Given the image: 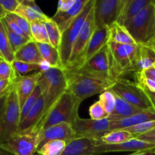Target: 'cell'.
Segmentation results:
<instances>
[{"instance_id": "17", "label": "cell", "mask_w": 155, "mask_h": 155, "mask_svg": "<svg viewBox=\"0 0 155 155\" xmlns=\"http://www.w3.org/2000/svg\"><path fill=\"white\" fill-rule=\"evenodd\" d=\"M152 0H123L117 23L125 27Z\"/></svg>"}, {"instance_id": "8", "label": "cell", "mask_w": 155, "mask_h": 155, "mask_svg": "<svg viewBox=\"0 0 155 155\" xmlns=\"http://www.w3.org/2000/svg\"><path fill=\"white\" fill-rule=\"evenodd\" d=\"M94 4H95V0H89V3L86 5L83 12L71 23V25L62 33L61 40L58 51L63 69H64L68 65V61L71 58V53H72L74 43L80 34V30L83 27V24H84L88 15L94 6Z\"/></svg>"}, {"instance_id": "41", "label": "cell", "mask_w": 155, "mask_h": 155, "mask_svg": "<svg viewBox=\"0 0 155 155\" xmlns=\"http://www.w3.org/2000/svg\"><path fill=\"white\" fill-rule=\"evenodd\" d=\"M89 115L92 120H101L108 118L109 114L102 107L99 101H96L89 107Z\"/></svg>"}, {"instance_id": "55", "label": "cell", "mask_w": 155, "mask_h": 155, "mask_svg": "<svg viewBox=\"0 0 155 155\" xmlns=\"http://www.w3.org/2000/svg\"><path fill=\"white\" fill-rule=\"evenodd\" d=\"M0 60H1V59H0Z\"/></svg>"}, {"instance_id": "24", "label": "cell", "mask_w": 155, "mask_h": 155, "mask_svg": "<svg viewBox=\"0 0 155 155\" xmlns=\"http://www.w3.org/2000/svg\"><path fill=\"white\" fill-rule=\"evenodd\" d=\"M15 13L30 23L37 21H45L48 18L33 0H21Z\"/></svg>"}, {"instance_id": "14", "label": "cell", "mask_w": 155, "mask_h": 155, "mask_svg": "<svg viewBox=\"0 0 155 155\" xmlns=\"http://www.w3.org/2000/svg\"><path fill=\"white\" fill-rule=\"evenodd\" d=\"M75 139V133L71 124L68 123L57 124L48 127L45 130L39 131L38 135L37 150L50 141L63 140L68 144Z\"/></svg>"}, {"instance_id": "34", "label": "cell", "mask_w": 155, "mask_h": 155, "mask_svg": "<svg viewBox=\"0 0 155 155\" xmlns=\"http://www.w3.org/2000/svg\"><path fill=\"white\" fill-rule=\"evenodd\" d=\"M3 24H4L5 26V28L6 33H7V36L8 38L9 42H10L11 47H12V49L14 53H15L17 51H18L21 47L24 46V45H25V44H27L29 41H31L30 40V39H27V38L23 37V36L14 33L12 30H10V28H9L4 22H3Z\"/></svg>"}, {"instance_id": "31", "label": "cell", "mask_w": 155, "mask_h": 155, "mask_svg": "<svg viewBox=\"0 0 155 155\" xmlns=\"http://www.w3.org/2000/svg\"><path fill=\"white\" fill-rule=\"evenodd\" d=\"M45 28H46L47 34H48L49 44L54 48L58 49L61 40V34L58 26L51 18H48L44 21Z\"/></svg>"}, {"instance_id": "18", "label": "cell", "mask_w": 155, "mask_h": 155, "mask_svg": "<svg viewBox=\"0 0 155 155\" xmlns=\"http://www.w3.org/2000/svg\"><path fill=\"white\" fill-rule=\"evenodd\" d=\"M100 144V141L96 139L78 138L67 144L61 155H96L95 147Z\"/></svg>"}, {"instance_id": "39", "label": "cell", "mask_w": 155, "mask_h": 155, "mask_svg": "<svg viewBox=\"0 0 155 155\" xmlns=\"http://www.w3.org/2000/svg\"><path fill=\"white\" fill-rule=\"evenodd\" d=\"M6 16L8 17L12 20H13L18 24V27L23 30V32L27 35L29 39L33 40V38H32L31 35V30H30V23L29 21H27L25 18H22L20 15H17L16 13H8L6 15Z\"/></svg>"}, {"instance_id": "42", "label": "cell", "mask_w": 155, "mask_h": 155, "mask_svg": "<svg viewBox=\"0 0 155 155\" xmlns=\"http://www.w3.org/2000/svg\"><path fill=\"white\" fill-rule=\"evenodd\" d=\"M21 0H0V5L7 13H15Z\"/></svg>"}, {"instance_id": "47", "label": "cell", "mask_w": 155, "mask_h": 155, "mask_svg": "<svg viewBox=\"0 0 155 155\" xmlns=\"http://www.w3.org/2000/svg\"><path fill=\"white\" fill-rule=\"evenodd\" d=\"M140 87H142V86H140ZM142 89L144 90V92H145V94L147 95V96H148V99H149L150 101H151V104H152L153 108H154V110H155V92H151V91L148 90V89H145V88H144V87H142Z\"/></svg>"}, {"instance_id": "19", "label": "cell", "mask_w": 155, "mask_h": 155, "mask_svg": "<svg viewBox=\"0 0 155 155\" xmlns=\"http://www.w3.org/2000/svg\"><path fill=\"white\" fill-rule=\"evenodd\" d=\"M110 131L117 130H124L142 123L155 120L154 110H143L135 114L132 116L119 119H110Z\"/></svg>"}, {"instance_id": "40", "label": "cell", "mask_w": 155, "mask_h": 155, "mask_svg": "<svg viewBox=\"0 0 155 155\" xmlns=\"http://www.w3.org/2000/svg\"><path fill=\"white\" fill-rule=\"evenodd\" d=\"M155 127V120L149 121V122L142 123V124H138V125L133 126V127H129V128L124 129L126 131L129 132L132 135L134 136V137L140 136V135L144 134V133H148L151 130Z\"/></svg>"}, {"instance_id": "50", "label": "cell", "mask_w": 155, "mask_h": 155, "mask_svg": "<svg viewBox=\"0 0 155 155\" xmlns=\"http://www.w3.org/2000/svg\"><path fill=\"white\" fill-rule=\"evenodd\" d=\"M129 155H155V153H152V152H147V151H142V152L133 153V154H129Z\"/></svg>"}, {"instance_id": "6", "label": "cell", "mask_w": 155, "mask_h": 155, "mask_svg": "<svg viewBox=\"0 0 155 155\" xmlns=\"http://www.w3.org/2000/svg\"><path fill=\"white\" fill-rule=\"evenodd\" d=\"M20 116L21 107L13 82V86L0 115V145L5 142L18 133Z\"/></svg>"}, {"instance_id": "35", "label": "cell", "mask_w": 155, "mask_h": 155, "mask_svg": "<svg viewBox=\"0 0 155 155\" xmlns=\"http://www.w3.org/2000/svg\"><path fill=\"white\" fill-rule=\"evenodd\" d=\"M41 95H42V91H41L40 87L37 85V86H36V88H35L34 91L33 92V93L29 96V98H27V101L24 103L22 108L21 109L20 123L22 122V121L24 120V119L26 117L27 114L30 112V110H31L32 107H33V105H34L35 103L36 102V101L39 99V98L41 96Z\"/></svg>"}, {"instance_id": "54", "label": "cell", "mask_w": 155, "mask_h": 155, "mask_svg": "<svg viewBox=\"0 0 155 155\" xmlns=\"http://www.w3.org/2000/svg\"><path fill=\"white\" fill-rule=\"evenodd\" d=\"M154 67L155 68V63H154Z\"/></svg>"}, {"instance_id": "44", "label": "cell", "mask_w": 155, "mask_h": 155, "mask_svg": "<svg viewBox=\"0 0 155 155\" xmlns=\"http://www.w3.org/2000/svg\"><path fill=\"white\" fill-rule=\"evenodd\" d=\"M76 0H61L58 3L57 12H67L74 6Z\"/></svg>"}, {"instance_id": "21", "label": "cell", "mask_w": 155, "mask_h": 155, "mask_svg": "<svg viewBox=\"0 0 155 155\" xmlns=\"http://www.w3.org/2000/svg\"><path fill=\"white\" fill-rule=\"evenodd\" d=\"M89 2V0H76L74 6L67 12H56L51 19L57 24L61 33H63L79 16Z\"/></svg>"}, {"instance_id": "13", "label": "cell", "mask_w": 155, "mask_h": 155, "mask_svg": "<svg viewBox=\"0 0 155 155\" xmlns=\"http://www.w3.org/2000/svg\"><path fill=\"white\" fill-rule=\"evenodd\" d=\"M123 0H95L94 18L96 28L110 27L117 21Z\"/></svg>"}, {"instance_id": "38", "label": "cell", "mask_w": 155, "mask_h": 155, "mask_svg": "<svg viewBox=\"0 0 155 155\" xmlns=\"http://www.w3.org/2000/svg\"><path fill=\"white\" fill-rule=\"evenodd\" d=\"M16 72L11 63L6 61L0 60V80H10L14 81L18 77Z\"/></svg>"}, {"instance_id": "29", "label": "cell", "mask_w": 155, "mask_h": 155, "mask_svg": "<svg viewBox=\"0 0 155 155\" xmlns=\"http://www.w3.org/2000/svg\"><path fill=\"white\" fill-rule=\"evenodd\" d=\"M0 59L11 64L15 61V53L12 49L2 19H0Z\"/></svg>"}, {"instance_id": "30", "label": "cell", "mask_w": 155, "mask_h": 155, "mask_svg": "<svg viewBox=\"0 0 155 155\" xmlns=\"http://www.w3.org/2000/svg\"><path fill=\"white\" fill-rule=\"evenodd\" d=\"M134 136L130 133L129 132L124 130H117L109 131L106 134H104L101 139H99L101 144L106 145H114V144H120L123 142H127L131 139H134Z\"/></svg>"}, {"instance_id": "5", "label": "cell", "mask_w": 155, "mask_h": 155, "mask_svg": "<svg viewBox=\"0 0 155 155\" xmlns=\"http://www.w3.org/2000/svg\"><path fill=\"white\" fill-rule=\"evenodd\" d=\"M111 74L114 83L131 73V68L137 51V45L108 42Z\"/></svg>"}, {"instance_id": "3", "label": "cell", "mask_w": 155, "mask_h": 155, "mask_svg": "<svg viewBox=\"0 0 155 155\" xmlns=\"http://www.w3.org/2000/svg\"><path fill=\"white\" fill-rule=\"evenodd\" d=\"M64 71L67 80V90L82 101L95 94L102 93L114 84L72 71Z\"/></svg>"}, {"instance_id": "22", "label": "cell", "mask_w": 155, "mask_h": 155, "mask_svg": "<svg viewBox=\"0 0 155 155\" xmlns=\"http://www.w3.org/2000/svg\"><path fill=\"white\" fill-rule=\"evenodd\" d=\"M137 51L131 68V73H139L154 66L155 50L149 47L137 45Z\"/></svg>"}, {"instance_id": "25", "label": "cell", "mask_w": 155, "mask_h": 155, "mask_svg": "<svg viewBox=\"0 0 155 155\" xmlns=\"http://www.w3.org/2000/svg\"><path fill=\"white\" fill-rule=\"evenodd\" d=\"M15 60L28 64H39L43 59L39 52L37 43L31 40L15 53Z\"/></svg>"}, {"instance_id": "2", "label": "cell", "mask_w": 155, "mask_h": 155, "mask_svg": "<svg viewBox=\"0 0 155 155\" xmlns=\"http://www.w3.org/2000/svg\"><path fill=\"white\" fill-rule=\"evenodd\" d=\"M125 28L136 45L155 50V0L142 9Z\"/></svg>"}, {"instance_id": "32", "label": "cell", "mask_w": 155, "mask_h": 155, "mask_svg": "<svg viewBox=\"0 0 155 155\" xmlns=\"http://www.w3.org/2000/svg\"><path fill=\"white\" fill-rule=\"evenodd\" d=\"M67 146L63 140H53L48 142L36 151L39 155H61Z\"/></svg>"}, {"instance_id": "51", "label": "cell", "mask_w": 155, "mask_h": 155, "mask_svg": "<svg viewBox=\"0 0 155 155\" xmlns=\"http://www.w3.org/2000/svg\"><path fill=\"white\" fill-rule=\"evenodd\" d=\"M7 14H8L7 12H6L2 8V7L0 5V19H2V18H4Z\"/></svg>"}, {"instance_id": "1", "label": "cell", "mask_w": 155, "mask_h": 155, "mask_svg": "<svg viewBox=\"0 0 155 155\" xmlns=\"http://www.w3.org/2000/svg\"><path fill=\"white\" fill-rule=\"evenodd\" d=\"M81 102L82 101L67 90L41 120L36 129L39 131L45 130L48 127L62 123H68L72 125L79 117V107Z\"/></svg>"}, {"instance_id": "27", "label": "cell", "mask_w": 155, "mask_h": 155, "mask_svg": "<svg viewBox=\"0 0 155 155\" xmlns=\"http://www.w3.org/2000/svg\"><path fill=\"white\" fill-rule=\"evenodd\" d=\"M37 46L42 59L48 62L51 68H59L63 69L58 48L53 47L49 43H37Z\"/></svg>"}, {"instance_id": "15", "label": "cell", "mask_w": 155, "mask_h": 155, "mask_svg": "<svg viewBox=\"0 0 155 155\" xmlns=\"http://www.w3.org/2000/svg\"><path fill=\"white\" fill-rule=\"evenodd\" d=\"M155 147L152 144L143 142L139 139H131L127 142L114 145H106L101 144L95 147L96 155L110 152H124V151H133V153L142 152Z\"/></svg>"}, {"instance_id": "16", "label": "cell", "mask_w": 155, "mask_h": 155, "mask_svg": "<svg viewBox=\"0 0 155 155\" xmlns=\"http://www.w3.org/2000/svg\"><path fill=\"white\" fill-rule=\"evenodd\" d=\"M40 76L41 72L37 71L34 74L25 77H18L14 80V86L16 89L21 109L29 96L34 91Z\"/></svg>"}, {"instance_id": "26", "label": "cell", "mask_w": 155, "mask_h": 155, "mask_svg": "<svg viewBox=\"0 0 155 155\" xmlns=\"http://www.w3.org/2000/svg\"><path fill=\"white\" fill-rule=\"evenodd\" d=\"M115 98H116V104H115L114 110L109 115V119H119V118L127 117L132 116L135 114L145 110L127 102L125 100L117 96L116 94H115Z\"/></svg>"}, {"instance_id": "36", "label": "cell", "mask_w": 155, "mask_h": 155, "mask_svg": "<svg viewBox=\"0 0 155 155\" xmlns=\"http://www.w3.org/2000/svg\"><path fill=\"white\" fill-rule=\"evenodd\" d=\"M98 101L110 115L114 110L115 104H116L115 94L110 89H107L101 93Z\"/></svg>"}, {"instance_id": "33", "label": "cell", "mask_w": 155, "mask_h": 155, "mask_svg": "<svg viewBox=\"0 0 155 155\" xmlns=\"http://www.w3.org/2000/svg\"><path fill=\"white\" fill-rule=\"evenodd\" d=\"M30 30L34 42L37 43H49L44 21H37L30 23Z\"/></svg>"}, {"instance_id": "45", "label": "cell", "mask_w": 155, "mask_h": 155, "mask_svg": "<svg viewBox=\"0 0 155 155\" xmlns=\"http://www.w3.org/2000/svg\"><path fill=\"white\" fill-rule=\"evenodd\" d=\"M13 82L10 80H0V98L10 92L13 86Z\"/></svg>"}, {"instance_id": "20", "label": "cell", "mask_w": 155, "mask_h": 155, "mask_svg": "<svg viewBox=\"0 0 155 155\" xmlns=\"http://www.w3.org/2000/svg\"><path fill=\"white\" fill-rule=\"evenodd\" d=\"M44 110H45V100L43 95H41L24 120L20 123L18 133L31 131L36 128L43 117Z\"/></svg>"}, {"instance_id": "49", "label": "cell", "mask_w": 155, "mask_h": 155, "mask_svg": "<svg viewBox=\"0 0 155 155\" xmlns=\"http://www.w3.org/2000/svg\"><path fill=\"white\" fill-rule=\"evenodd\" d=\"M9 92H8L7 94H5V95H4L3 96H2L1 98H0V115H1L2 111L5 105V103H6V101H7V98H8V96Z\"/></svg>"}, {"instance_id": "23", "label": "cell", "mask_w": 155, "mask_h": 155, "mask_svg": "<svg viewBox=\"0 0 155 155\" xmlns=\"http://www.w3.org/2000/svg\"><path fill=\"white\" fill-rule=\"evenodd\" d=\"M109 40H110L109 27H104L101 28H96L87 47L84 63L93 57L95 54H97L104 45H107Z\"/></svg>"}, {"instance_id": "4", "label": "cell", "mask_w": 155, "mask_h": 155, "mask_svg": "<svg viewBox=\"0 0 155 155\" xmlns=\"http://www.w3.org/2000/svg\"><path fill=\"white\" fill-rule=\"evenodd\" d=\"M37 85L40 87L45 100L44 117L60 97L67 91L64 71L62 68H51L46 72L41 73Z\"/></svg>"}, {"instance_id": "12", "label": "cell", "mask_w": 155, "mask_h": 155, "mask_svg": "<svg viewBox=\"0 0 155 155\" xmlns=\"http://www.w3.org/2000/svg\"><path fill=\"white\" fill-rule=\"evenodd\" d=\"M110 120L109 118L94 120L90 119H83L79 117L74 124L72 128L75 133L76 139L88 138L99 140L104 134L110 131Z\"/></svg>"}, {"instance_id": "7", "label": "cell", "mask_w": 155, "mask_h": 155, "mask_svg": "<svg viewBox=\"0 0 155 155\" xmlns=\"http://www.w3.org/2000/svg\"><path fill=\"white\" fill-rule=\"evenodd\" d=\"M68 71H72L104 81L114 83L111 74L108 44L104 45L97 54L78 68Z\"/></svg>"}, {"instance_id": "46", "label": "cell", "mask_w": 155, "mask_h": 155, "mask_svg": "<svg viewBox=\"0 0 155 155\" xmlns=\"http://www.w3.org/2000/svg\"><path fill=\"white\" fill-rule=\"evenodd\" d=\"M134 74L140 76V77H144V78L150 79V80L155 82V68L154 66L151 67V68H148V69L145 70L142 72L135 73Z\"/></svg>"}, {"instance_id": "43", "label": "cell", "mask_w": 155, "mask_h": 155, "mask_svg": "<svg viewBox=\"0 0 155 155\" xmlns=\"http://www.w3.org/2000/svg\"><path fill=\"white\" fill-rule=\"evenodd\" d=\"M136 139L143 141V142H148V143L152 144L155 146V127L150 130V131H148V133L137 136V137H136Z\"/></svg>"}, {"instance_id": "37", "label": "cell", "mask_w": 155, "mask_h": 155, "mask_svg": "<svg viewBox=\"0 0 155 155\" xmlns=\"http://www.w3.org/2000/svg\"><path fill=\"white\" fill-rule=\"evenodd\" d=\"M12 64L18 77H25L28 73L32 72V71L37 72L39 70V64H28L16 60L14 61Z\"/></svg>"}, {"instance_id": "28", "label": "cell", "mask_w": 155, "mask_h": 155, "mask_svg": "<svg viewBox=\"0 0 155 155\" xmlns=\"http://www.w3.org/2000/svg\"><path fill=\"white\" fill-rule=\"evenodd\" d=\"M110 40L111 42L120 44H130L136 45L135 41L128 33L127 29L123 26L120 25L118 23L115 22L110 27Z\"/></svg>"}, {"instance_id": "11", "label": "cell", "mask_w": 155, "mask_h": 155, "mask_svg": "<svg viewBox=\"0 0 155 155\" xmlns=\"http://www.w3.org/2000/svg\"><path fill=\"white\" fill-rule=\"evenodd\" d=\"M39 133L35 128L31 131L15 133L0 145V148L14 155H33L38 148Z\"/></svg>"}, {"instance_id": "10", "label": "cell", "mask_w": 155, "mask_h": 155, "mask_svg": "<svg viewBox=\"0 0 155 155\" xmlns=\"http://www.w3.org/2000/svg\"><path fill=\"white\" fill-rule=\"evenodd\" d=\"M110 89L120 98L136 107L145 110H154L145 92L136 82L121 78L115 82Z\"/></svg>"}, {"instance_id": "48", "label": "cell", "mask_w": 155, "mask_h": 155, "mask_svg": "<svg viewBox=\"0 0 155 155\" xmlns=\"http://www.w3.org/2000/svg\"><path fill=\"white\" fill-rule=\"evenodd\" d=\"M39 71L41 73H43V72H46V71H49L50 69L51 68V66L50 65V64L48 62L45 61H42L40 64H39Z\"/></svg>"}, {"instance_id": "53", "label": "cell", "mask_w": 155, "mask_h": 155, "mask_svg": "<svg viewBox=\"0 0 155 155\" xmlns=\"http://www.w3.org/2000/svg\"><path fill=\"white\" fill-rule=\"evenodd\" d=\"M147 151V152H152V153H155V147H154V148H151V149L147 150V151Z\"/></svg>"}, {"instance_id": "9", "label": "cell", "mask_w": 155, "mask_h": 155, "mask_svg": "<svg viewBox=\"0 0 155 155\" xmlns=\"http://www.w3.org/2000/svg\"><path fill=\"white\" fill-rule=\"evenodd\" d=\"M95 30H96V26H95V18H94L93 6L88 15L83 27L80 30V34L74 43L68 65L64 70H74L83 64L87 47Z\"/></svg>"}, {"instance_id": "52", "label": "cell", "mask_w": 155, "mask_h": 155, "mask_svg": "<svg viewBox=\"0 0 155 155\" xmlns=\"http://www.w3.org/2000/svg\"><path fill=\"white\" fill-rule=\"evenodd\" d=\"M0 155H14V154H11V153L8 152V151H4V150L0 148Z\"/></svg>"}]
</instances>
